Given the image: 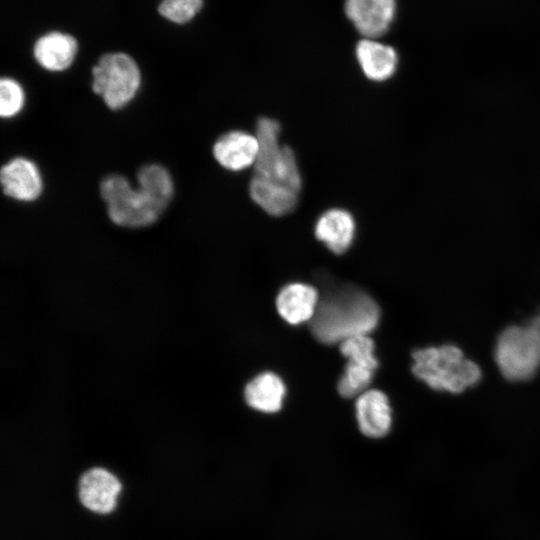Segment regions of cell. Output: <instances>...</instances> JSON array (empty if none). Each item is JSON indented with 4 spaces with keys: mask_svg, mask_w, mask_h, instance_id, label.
<instances>
[{
    "mask_svg": "<svg viewBox=\"0 0 540 540\" xmlns=\"http://www.w3.org/2000/svg\"><path fill=\"white\" fill-rule=\"evenodd\" d=\"M379 317L378 305L368 294L353 287H344L323 296L310 320V327L318 341L341 343L347 338L371 332Z\"/></svg>",
    "mask_w": 540,
    "mask_h": 540,
    "instance_id": "cell-1",
    "label": "cell"
},
{
    "mask_svg": "<svg viewBox=\"0 0 540 540\" xmlns=\"http://www.w3.org/2000/svg\"><path fill=\"white\" fill-rule=\"evenodd\" d=\"M412 358L414 375L435 390L459 393L481 377L478 365L453 345L419 349Z\"/></svg>",
    "mask_w": 540,
    "mask_h": 540,
    "instance_id": "cell-2",
    "label": "cell"
},
{
    "mask_svg": "<svg viewBox=\"0 0 540 540\" xmlns=\"http://www.w3.org/2000/svg\"><path fill=\"white\" fill-rule=\"evenodd\" d=\"M109 219L124 228H144L159 220L166 207L120 174L105 176L99 185Z\"/></svg>",
    "mask_w": 540,
    "mask_h": 540,
    "instance_id": "cell-3",
    "label": "cell"
},
{
    "mask_svg": "<svg viewBox=\"0 0 540 540\" xmlns=\"http://www.w3.org/2000/svg\"><path fill=\"white\" fill-rule=\"evenodd\" d=\"M141 82L138 64L123 52L106 53L92 67V91L111 110L129 105L138 94Z\"/></svg>",
    "mask_w": 540,
    "mask_h": 540,
    "instance_id": "cell-4",
    "label": "cell"
},
{
    "mask_svg": "<svg viewBox=\"0 0 540 540\" xmlns=\"http://www.w3.org/2000/svg\"><path fill=\"white\" fill-rule=\"evenodd\" d=\"M280 124L261 117L256 125L259 151L254 171L257 176L300 191L302 180L293 150L279 144Z\"/></svg>",
    "mask_w": 540,
    "mask_h": 540,
    "instance_id": "cell-5",
    "label": "cell"
},
{
    "mask_svg": "<svg viewBox=\"0 0 540 540\" xmlns=\"http://www.w3.org/2000/svg\"><path fill=\"white\" fill-rule=\"evenodd\" d=\"M495 360L512 381L531 378L540 367V333L529 326H511L498 337Z\"/></svg>",
    "mask_w": 540,
    "mask_h": 540,
    "instance_id": "cell-6",
    "label": "cell"
},
{
    "mask_svg": "<svg viewBox=\"0 0 540 540\" xmlns=\"http://www.w3.org/2000/svg\"><path fill=\"white\" fill-rule=\"evenodd\" d=\"M0 183L5 196L18 202L36 201L43 191L39 167L23 156L14 157L1 167Z\"/></svg>",
    "mask_w": 540,
    "mask_h": 540,
    "instance_id": "cell-7",
    "label": "cell"
},
{
    "mask_svg": "<svg viewBox=\"0 0 540 540\" xmlns=\"http://www.w3.org/2000/svg\"><path fill=\"white\" fill-rule=\"evenodd\" d=\"M396 10L395 0H346L345 12L365 38L375 39L390 27Z\"/></svg>",
    "mask_w": 540,
    "mask_h": 540,
    "instance_id": "cell-8",
    "label": "cell"
},
{
    "mask_svg": "<svg viewBox=\"0 0 540 540\" xmlns=\"http://www.w3.org/2000/svg\"><path fill=\"white\" fill-rule=\"evenodd\" d=\"M120 491V481L103 468L86 471L79 482L81 503L87 509L100 514L109 513L115 508Z\"/></svg>",
    "mask_w": 540,
    "mask_h": 540,
    "instance_id": "cell-9",
    "label": "cell"
},
{
    "mask_svg": "<svg viewBox=\"0 0 540 540\" xmlns=\"http://www.w3.org/2000/svg\"><path fill=\"white\" fill-rule=\"evenodd\" d=\"M258 151L256 135L239 130L223 134L213 146V156L218 164L235 172L254 166Z\"/></svg>",
    "mask_w": 540,
    "mask_h": 540,
    "instance_id": "cell-10",
    "label": "cell"
},
{
    "mask_svg": "<svg viewBox=\"0 0 540 540\" xmlns=\"http://www.w3.org/2000/svg\"><path fill=\"white\" fill-rule=\"evenodd\" d=\"M77 51L78 43L73 36L53 31L38 38L33 47V56L45 70L62 72L72 65Z\"/></svg>",
    "mask_w": 540,
    "mask_h": 540,
    "instance_id": "cell-11",
    "label": "cell"
},
{
    "mask_svg": "<svg viewBox=\"0 0 540 540\" xmlns=\"http://www.w3.org/2000/svg\"><path fill=\"white\" fill-rule=\"evenodd\" d=\"M361 432L372 438L385 436L391 427V408L387 396L379 390H367L355 403Z\"/></svg>",
    "mask_w": 540,
    "mask_h": 540,
    "instance_id": "cell-12",
    "label": "cell"
},
{
    "mask_svg": "<svg viewBox=\"0 0 540 540\" xmlns=\"http://www.w3.org/2000/svg\"><path fill=\"white\" fill-rule=\"evenodd\" d=\"M355 234L353 216L344 209L333 208L324 212L316 222L315 236L336 254L347 251Z\"/></svg>",
    "mask_w": 540,
    "mask_h": 540,
    "instance_id": "cell-13",
    "label": "cell"
},
{
    "mask_svg": "<svg viewBox=\"0 0 540 540\" xmlns=\"http://www.w3.org/2000/svg\"><path fill=\"white\" fill-rule=\"evenodd\" d=\"M318 302V292L314 287L292 283L279 292L276 307L286 322L296 325L312 319Z\"/></svg>",
    "mask_w": 540,
    "mask_h": 540,
    "instance_id": "cell-14",
    "label": "cell"
},
{
    "mask_svg": "<svg viewBox=\"0 0 540 540\" xmlns=\"http://www.w3.org/2000/svg\"><path fill=\"white\" fill-rule=\"evenodd\" d=\"M252 200L266 213L283 216L294 210L299 192L283 184L254 175L249 184Z\"/></svg>",
    "mask_w": 540,
    "mask_h": 540,
    "instance_id": "cell-15",
    "label": "cell"
},
{
    "mask_svg": "<svg viewBox=\"0 0 540 540\" xmlns=\"http://www.w3.org/2000/svg\"><path fill=\"white\" fill-rule=\"evenodd\" d=\"M356 57L365 76L373 81L390 78L398 64L397 53L391 46L369 38L358 42Z\"/></svg>",
    "mask_w": 540,
    "mask_h": 540,
    "instance_id": "cell-16",
    "label": "cell"
},
{
    "mask_svg": "<svg viewBox=\"0 0 540 540\" xmlns=\"http://www.w3.org/2000/svg\"><path fill=\"white\" fill-rule=\"evenodd\" d=\"M245 400L252 408L273 413L280 410L285 395V385L276 374L262 373L252 379L245 388Z\"/></svg>",
    "mask_w": 540,
    "mask_h": 540,
    "instance_id": "cell-17",
    "label": "cell"
},
{
    "mask_svg": "<svg viewBox=\"0 0 540 540\" xmlns=\"http://www.w3.org/2000/svg\"><path fill=\"white\" fill-rule=\"evenodd\" d=\"M136 178L138 187L167 208L174 196V182L168 169L157 163L144 164Z\"/></svg>",
    "mask_w": 540,
    "mask_h": 540,
    "instance_id": "cell-18",
    "label": "cell"
},
{
    "mask_svg": "<svg viewBox=\"0 0 540 540\" xmlns=\"http://www.w3.org/2000/svg\"><path fill=\"white\" fill-rule=\"evenodd\" d=\"M340 352L348 362L375 370L378 362L374 355L373 340L368 334L356 335L340 343Z\"/></svg>",
    "mask_w": 540,
    "mask_h": 540,
    "instance_id": "cell-19",
    "label": "cell"
},
{
    "mask_svg": "<svg viewBox=\"0 0 540 540\" xmlns=\"http://www.w3.org/2000/svg\"><path fill=\"white\" fill-rule=\"evenodd\" d=\"M374 371L372 369L347 362L343 375L338 382V392L344 398H352L365 392L371 383Z\"/></svg>",
    "mask_w": 540,
    "mask_h": 540,
    "instance_id": "cell-20",
    "label": "cell"
},
{
    "mask_svg": "<svg viewBox=\"0 0 540 540\" xmlns=\"http://www.w3.org/2000/svg\"><path fill=\"white\" fill-rule=\"evenodd\" d=\"M26 102L22 85L11 77H2L0 81V115L4 119L16 117L23 110Z\"/></svg>",
    "mask_w": 540,
    "mask_h": 540,
    "instance_id": "cell-21",
    "label": "cell"
},
{
    "mask_svg": "<svg viewBox=\"0 0 540 540\" xmlns=\"http://www.w3.org/2000/svg\"><path fill=\"white\" fill-rule=\"evenodd\" d=\"M203 2L204 0H162L158 12L171 22L185 24L196 16Z\"/></svg>",
    "mask_w": 540,
    "mask_h": 540,
    "instance_id": "cell-22",
    "label": "cell"
},
{
    "mask_svg": "<svg viewBox=\"0 0 540 540\" xmlns=\"http://www.w3.org/2000/svg\"><path fill=\"white\" fill-rule=\"evenodd\" d=\"M530 326L540 333V314L532 319Z\"/></svg>",
    "mask_w": 540,
    "mask_h": 540,
    "instance_id": "cell-23",
    "label": "cell"
}]
</instances>
